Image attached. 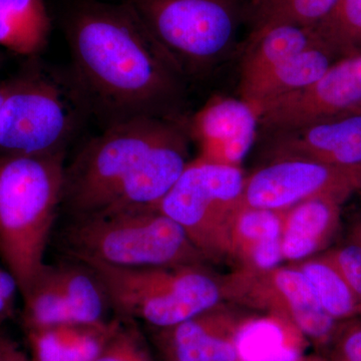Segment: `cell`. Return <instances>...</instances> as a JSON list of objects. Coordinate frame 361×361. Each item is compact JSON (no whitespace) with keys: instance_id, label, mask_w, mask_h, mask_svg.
Here are the masks:
<instances>
[{"instance_id":"1","label":"cell","mask_w":361,"mask_h":361,"mask_svg":"<svg viewBox=\"0 0 361 361\" xmlns=\"http://www.w3.org/2000/svg\"><path fill=\"white\" fill-rule=\"evenodd\" d=\"M66 30L87 111L108 126L139 116L180 120L184 75L126 2L80 0Z\"/></svg>"},{"instance_id":"2","label":"cell","mask_w":361,"mask_h":361,"mask_svg":"<svg viewBox=\"0 0 361 361\" xmlns=\"http://www.w3.org/2000/svg\"><path fill=\"white\" fill-rule=\"evenodd\" d=\"M180 120L139 116L106 126L65 171L63 203L71 219L156 207L189 161Z\"/></svg>"},{"instance_id":"3","label":"cell","mask_w":361,"mask_h":361,"mask_svg":"<svg viewBox=\"0 0 361 361\" xmlns=\"http://www.w3.org/2000/svg\"><path fill=\"white\" fill-rule=\"evenodd\" d=\"M66 151L0 155V259L25 295L45 265L63 203Z\"/></svg>"},{"instance_id":"4","label":"cell","mask_w":361,"mask_h":361,"mask_svg":"<svg viewBox=\"0 0 361 361\" xmlns=\"http://www.w3.org/2000/svg\"><path fill=\"white\" fill-rule=\"evenodd\" d=\"M97 278L122 319L171 329L225 302L221 276L205 265L120 267L87 256H68Z\"/></svg>"},{"instance_id":"5","label":"cell","mask_w":361,"mask_h":361,"mask_svg":"<svg viewBox=\"0 0 361 361\" xmlns=\"http://www.w3.org/2000/svg\"><path fill=\"white\" fill-rule=\"evenodd\" d=\"M68 256L120 267L205 265L180 226L155 207L71 219L63 232Z\"/></svg>"},{"instance_id":"6","label":"cell","mask_w":361,"mask_h":361,"mask_svg":"<svg viewBox=\"0 0 361 361\" xmlns=\"http://www.w3.org/2000/svg\"><path fill=\"white\" fill-rule=\"evenodd\" d=\"M182 75H200L236 47L244 0H123Z\"/></svg>"},{"instance_id":"7","label":"cell","mask_w":361,"mask_h":361,"mask_svg":"<svg viewBox=\"0 0 361 361\" xmlns=\"http://www.w3.org/2000/svg\"><path fill=\"white\" fill-rule=\"evenodd\" d=\"M246 179L241 167L196 159L155 208L180 226L207 261L224 260Z\"/></svg>"},{"instance_id":"8","label":"cell","mask_w":361,"mask_h":361,"mask_svg":"<svg viewBox=\"0 0 361 361\" xmlns=\"http://www.w3.org/2000/svg\"><path fill=\"white\" fill-rule=\"evenodd\" d=\"M35 75L9 82L0 106V155L63 151L87 111L73 82Z\"/></svg>"},{"instance_id":"9","label":"cell","mask_w":361,"mask_h":361,"mask_svg":"<svg viewBox=\"0 0 361 361\" xmlns=\"http://www.w3.org/2000/svg\"><path fill=\"white\" fill-rule=\"evenodd\" d=\"M225 302L265 311L286 322L316 344H329L339 322L324 312L296 265L268 270L235 268L221 276Z\"/></svg>"},{"instance_id":"10","label":"cell","mask_w":361,"mask_h":361,"mask_svg":"<svg viewBox=\"0 0 361 361\" xmlns=\"http://www.w3.org/2000/svg\"><path fill=\"white\" fill-rule=\"evenodd\" d=\"M361 190V171L305 159H275L247 177L243 204L284 211L318 197L342 202Z\"/></svg>"},{"instance_id":"11","label":"cell","mask_w":361,"mask_h":361,"mask_svg":"<svg viewBox=\"0 0 361 361\" xmlns=\"http://www.w3.org/2000/svg\"><path fill=\"white\" fill-rule=\"evenodd\" d=\"M21 297L25 329L59 323L106 322V310L111 307L94 273L75 260L45 265Z\"/></svg>"},{"instance_id":"12","label":"cell","mask_w":361,"mask_h":361,"mask_svg":"<svg viewBox=\"0 0 361 361\" xmlns=\"http://www.w3.org/2000/svg\"><path fill=\"white\" fill-rule=\"evenodd\" d=\"M361 106V54L344 56L312 84L266 104L259 123L270 135L348 115Z\"/></svg>"},{"instance_id":"13","label":"cell","mask_w":361,"mask_h":361,"mask_svg":"<svg viewBox=\"0 0 361 361\" xmlns=\"http://www.w3.org/2000/svg\"><path fill=\"white\" fill-rule=\"evenodd\" d=\"M260 127L257 111L233 97H216L195 115L190 132L200 148L198 160L240 167Z\"/></svg>"},{"instance_id":"14","label":"cell","mask_w":361,"mask_h":361,"mask_svg":"<svg viewBox=\"0 0 361 361\" xmlns=\"http://www.w3.org/2000/svg\"><path fill=\"white\" fill-rule=\"evenodd\" d=\"M238 306L221 302L167 329L158 330L159 344L169 360L239 361L237 336L249 317Z\"/></svg>"},{"instance_id":"15","label":"cell","mask_w":361,"mask_h":361,"mask_svg":"<svg viewBox=\"0 0 361 361\" xmlns=\"http://www.w3.org/2000/svg\"><path fill=\"white\" fill-rule=\"evenodd\" d=\"M275 159H305L361 171V111L272 134Z\"/></svg>"},{"instance_id":"16","label":"cell","mask_w":361,"mask_h":361,"mask_svg":"<svg viewBox=\"0 0 361 361\" xmlns=\"http://www.w3.org/2000/svg\"><path fill=\"white\" fill-rule=\"evenodd\" d=\"M282 216L283 211L242 203L230 227L226 259L237 269L268 270L281 264Z\"/></svg>"},{"instance_id":"17","label":"cell","mask_w":361,"mask_h":361,"mask_svg":"<svg viewBox=\"0 0 361 361\" xmlns=\"http://www.w3.org/2000/svg\"><path fill=\"white\" fill-rule=\"evenodd\" d=\"M343 202L318 197L283 211L281 253L284 261L295 264L317 256L329 246L341 224Z\"/></svg>"},{"instance_id":"18","label":"cell","mask_w":361,"mask_h":361,"mask_svg":"<svg viewBox=\"0 0 361 361\" xmlns=\"http://www.w3.org/2000/svg\"><path fill=\"white\" fill-rule=\"evenodd\" d=\"M122 318L97 323H59L25 329L33 361H94Z\"/></svg>"},{"instance_id":"19","label":"cell","mask_w":361,"mask_h":361,"mask_svg":"<svg viewBox=\"0 0 361 361\" xmlns=\"http://www.w3.org/2000/svg\"><path fill=\"white\" fill-rule=\"evenodd\" d=\"M334 52L315 45L292 56L267 73L240 84V97L256 111L266 104L307 87L322 77L334 61Z\"/></svg>"},{"instance_id":"20","label":"cell","mask_w":361,"mask_h":361,"mask_svg":"<svg viewBox=\"0 0 361 361\" xmlns=\"http://www.w3.org/2000/svg\"><path fill=\"white\" fill-rule=\"evenodd\" d=\"M320 44H324L314 27L280 25L249 33L241 63L240 84L249 82L305 49Z\"/></svg>"},{"instance_id":"21","label":"cell","mask_w":361,"mask_h":361,"mask_svg":"<svg viewBox=\"0 0 361 361\" xmlns=\"http://www.w3.org/2000/svg\"><path fill=\"white\" fill-rule=\"evenodd\" d=\"M51 28L44 0H0V47L35 56L47 47Z\"/></svg>"},{"instance_id":"22","label":"cell","mask_w":361,"mask_h":361,"mask_svg":"<svg viewBox=\"0 0 361 361\" xmlns=\"http://www.w3.org/2000/svg\"><path fill=\"white\" fill-rule=\"evenodd\" d=\"M326 314L337 322L361 318V302L329 254L295 263Z\"/></svg>"},{"instance_id":"23","label":"cell","mask_w":361,"mask_h":361,"mask_svg":"<svg viewBox=\"0 0 361 361\" xmlns=\"http://www.w3.org/2000/svg\"><path fill=\"white\" fill-rule=\"evenodd\" d=\"M338 0H244V25L254 32L273 25L315 27Z\"/></svg>"},{"instance_id":"24","label":"cell","mask_w":361,"mask_h":361,"mask_svg":"<svg viewBox=\"0 0 361 361\" xmlns=\"http://www.w3.org/2000/svg\"><path fill=\"white\" fill-rule=\"evenodd\" d=\"M272 322L249 317L242 325L237 336L239 361H297L302 357L286 341L281 325Z\"/></svg>"},{"instance_id":"25","label":"cell","mask_w":361,"mask_h":361,"mask_svg":"<svg viewBox=\"0 0 361 361\" xmlns=\"http://www.w3.org/2000/svg\"><path fill=\"white\" fill-rule=\"evenodd\" d=\"M314 30L334 54L341 52L345 56L361 54V0H338Z\"/></svg>"},{"instance_id":"26","label":"cell","mask_w":361,"mask_h":361,"mask_svg":"<svg viewBox=\"0 0 361 361\" xmlns=\"http://www.w3.org/2000/svg\"><path fill=\"white\" fill-rule=\"evenodd\" d=\"M94 361H153V358L137 322L122 319Z\"/></svg>"},{"instance_id":"27","label":"cell","mask_w":361,"mask_h":361,"mask_svg":"<svg viewBox=\"0 0 361 361\" xmlns=\"http://www.w3.org/2000/svg\"><path fill=\"white\" fill-rule=\"evenodd\" d=\"M326 253L361 302V219L350 226L345 238L336 248Z\"/></svg>"},{"instance_id":"28","label":"cell","mask_w":361,"mask_h":361,"mask_svg":"<svg viewBox=\"0 0 361 361\" xmlns=\"http://www.w3.org/2000/svg\"><path fill=\"white\" fill-rule=\"evenodd\" d=\"M327 361H361V318L339 322Z\"/></svg>"},{"instance_id":"29","label":"cell","mask_w":361,"mask_h":361,"mask_svg":"<svg viewBox=\"0 0 361 361\" xmlns=\"http://www.w3.org/2000/svg\"><path fill=\"white\" fill-rule=\"evenodd\" d=\"M18 292L20 287L16 278L6 267H0V320L13 314Z\"/></svg>"},{"instance_id":"30","label":"cell","mask_w":361,"mask_h":361,"mask_svg":"<svg viewBox=\"0 0 361 361\" xmlns=\"http://www.w3.org/2000/svg\"><path fill=\"white\" fill-rule=\"evenodd\" d=\"M0 361H32L11 338L0 334Z\"/></svg>"},{"instance_id":"31","label":"cell","mask_w":361,"mask_h":361,"mask_svg":"<svg viewBox=\"0 0 361 361\" xmlns=\"http://www.w3.org/2000/svg\"><path fill=\"white\" fill-rule=\"evenodd\" d=\"M9 82L6 84H0V106H1L2 102L6 96L7 90H8Z\"/></svg>"},{"instance_id":"32","label":"cell","mask_w":361,"mask_h":361,"mask_svg":"<svg viewBox=\"0 0 361 361\" xmlns=\"http://www.w3.org/2000/svg\"><path fill=\"white\" fill-rule=\"evenodd\" d=\"M297 361H327V360H322V358H318V357H307V358L301 357L300 360H297Z\"/></svg>"},{"instance_id":"33","label":"cell","mask_w":361,"mask_h":361,"mask_svg":"<svg viewBox=\"0 0 361 361\" xmlns=\"http://www.w3.org/2000/svg\"><path fill=\"white\" fill-rule=\"evenodd\" d=\"M2 63H4V56H2V54H0V66H1Z\"/></svg>"},{"instance_id":"34","label":"cell","mask_w":361,"mask_h":361,"mask_svg":"<svg viewBox=\"0 0 361 361\" xmlns=\"http://www.w3.org/2000/svg\"><path fill=\"white\" fill-rule=\"evenodd\" d=\"M357 111H361V106H360V108H358L357 110H355V111H353V113H357Z\"/></svg>"},{"instance_id":"35","label":"cell","mask_w":361,"mask_h":361,"mask_svg":"<svg viewBox=\"0 0 361 361\" xmlns=\"http://www.w3.org/2000/svg\"><path fill=\"white\" fill-rule=\"evenodd\" d=\"M168 361H176V360H169Z\"/></svg>"}]
</instances>
